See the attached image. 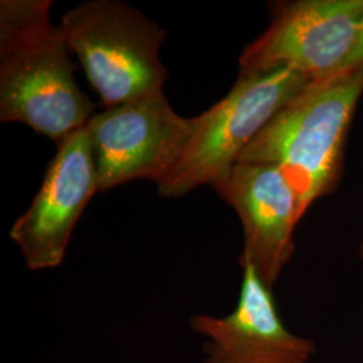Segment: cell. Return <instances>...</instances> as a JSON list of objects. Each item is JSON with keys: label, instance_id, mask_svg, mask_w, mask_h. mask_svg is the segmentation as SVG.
<instances>
[{"label": "cell", "instance_id": "cell-3", "mask_svg": "<svg viewBox=\"0 0 363 363\" xmlns=\"http://www.w3.org/2000/svg\"><path fill=\"white\" fill-rule=\"evenodd\" d=\"M61 28L106 109L162 91L159 50L167 33L117 0H89L62 16Z\"/></svg>", "mask_w": 363, "mask_h": 363}, {"label": "cell", "instance_id": "cell-4", "mask_svg": "<svg viewBox=\"0 0 363 363\" xmlns=\"http://www.w3.org/2000/svg\"><path fill=\"white\" fill-rule=\"evenodd\" d=\"M311 81L286 67L261 74H240L220 101L193 117L190 140L175 169L157 184L159 194L179 198L199 186L214 183Z\"/></svg>", "mask_w": 363, "mask_h": 363}, {"label": "cell", "instance_id": "cell-10", "mask_svg": "<svg viewBox=\"0 0 363 363\" xmlns=\"http://www.w3.org/2000/svg\"><path fill=\"white\" fill-rule=\"evenodd\" d=\"M361 64H363V26L361 34L358 37V40H357L355 46L352 48V50H351L350 55L347 57V60L345 61V64L337 72H340L343 69H347V67H352V66L361 65Z\"/></svg>", "mask_w": 363, "mask_h": 363}, {"label": "cell", "instance_id": "cell-8", "mask_svg": "<svg viewBox=\"0 0 363 363\" xmlns=\"http://www.w3.org/2000/svg\"><path fill=\"white\" fill-rule=\"evenodd\" d=\"M237 211L244 228L241 267L250 265L273 288L294 253L301 220L298 198L274 164L237 162L210 184Z\"/></svg>", "mask_w": 363, "mask_h": 363}, {"label": "cell", "instance_id": "cell-2", "mask_svg": "<svg viewBox=\"0 0 363 363\" xmlns=\"http://www.w3.org/2000/svg\"><path fill=\"white\" fill-rule=\"evenodd\" d=\"M362 93L363 64L313 79L237 162L277 166L296 194L301 218L337 181L346 133Z\"/></svg>", "mask_w": 363, "mask_h": 363}, {"label": "cell", "instance_id": "cell-11", "mask_svg": "<svg viewBox=\"0 0 363 363\" xmlns=\"http://www.w3.org/2000/svg\"><path fill=\"white\" fill-rule=\"evenodd\" d=\"M361 257H362V259H363V244H362V247H361Z\"/></svg>", "mask_w": 363, "mask_h": 363}, {"label": "cell", "instance_id": "cell-7", "mask_svg": "<svg viewBox=\"0 0 363 363\" xmlns=\"http://www.w3.org/2000/svg\"><path fill=\"white\" fill-rule=\"evenodd\" d=\"M97 191L96 162L85 125L57 143L33 203L10 230L30 271L62 264L74 226Z\"/></svg>", "mask_w": 363, "mask_h": 363}, {"label": "cell", "instance_id": "cell-6", "mask_svg": "<svg viewBox=\"0 0 363 363\" xmlns=\"http://www.w3.org/2000/svg\"><path fill=\"white\" fill-rule=\"evenodd\" d=\"M363 26V0H298L276 7L268 30L240 58L241 74L292 69L312 79L345 64Z\"/></svg>", "mask_w": 363, "mask_h": 363}, {"label": "cell", "instance_id": "cell-9", "mask_svg": "<svg viewBox=\"0 0 363 363\" xmlns=\"http://www.w3.org/2000/svg\"><path fill=\"white\" fill-rule=\"evenodd\" d=\"M238 301L226 316L194 315L189 325L205 337L203 363H310L315 345L281 320L272 288L250 265L242 267Z\"/></svg>", "mask_w": 363, "mask_h": 363}, {"label": "cell", "instance_id": "cell-1", "mask_svg": "<svg viewBox=\"0 0 363 363\" xmlns=\"http://www.w3.org/2000/svg\"><path fill=\"white\" fill-rule=\"evenodd\" d=\"M52 7V0L0 1V121L58 143L89 123L94 106L78 88Z\"/></svg>", "mask_w": 363, "mask_h": 363}, {"label": "cell", "instance_id": "cell-5", "mask_svg": "<svg viewBox=\"0 0 363 363\" xmlns=\"http://www.w3.org/2000/svg\"><path fill=\"white\" fill-rule=\"evenodd\" d=\"M86 128L99 191H108L138 179L164 181L190 140L193 118L179 116L160 91L93 115Z\"/></svg>", "mask_w": 363, "mask_h": 363}]
</instances>
